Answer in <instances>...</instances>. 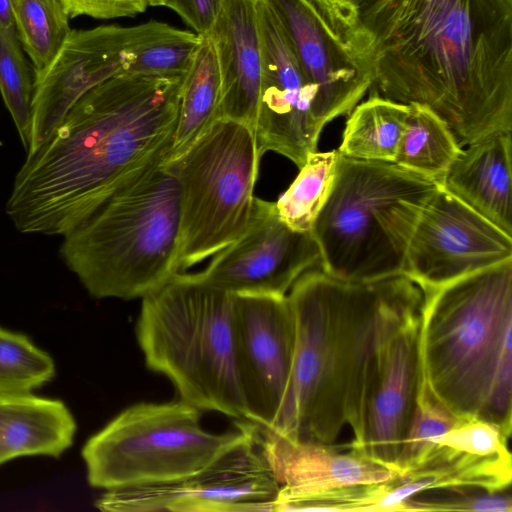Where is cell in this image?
Masks as SVG:
<instances>
[{"label":"cell","instance_id":"13","mask_svg":"<svg viewBox=\"0 0 512 512\" xmlns=\"http://www.w3.org/2000/svg\"><path fill=\"white\" fill-rule=\"evenodd\" d=\"M262 73L254 126L258 153H278L300 168L317 150L323 124L316 90L304 74L278 20L257 0Z\"/></svg>","mask_w":512,"mask_h":512},{"label":"cell","instance_id":"37","mask_svg":"<svg viewBox=\"0 0 512 512\" xmlns=\"http://www.w3.org/2000/svg\"><path fill=\"white\" fill-rule=\"evenodd\" d=\"M2 464L1 460H0V465Z\"/></svg>","mask_w":512,"mask_h":512},{"label":"cell","instance_id":"5","mask_svg":"<svg viewBox=\"0 0 512 512\" xmlns=\"http://www.w3.org/2000/svg\"><path fill=\"white\" fill-rule=\"evenodd\" d=\"M169 154L62 236L59 257L92 297L142 299L180 273L177 161Z\"/></svg>","mask_w":512,"mask_h":512},{"label":"cell","instance_id":"18","mask_svg":"<svg viewBox=\"0 0 512 512\" xmlns=\"http://www.w3.org/2000/svg\"><path fill=\"white\" fill-rule=\"evenodd\" d=\"M255 435L280 486L274 512L291 511L302 500L327 491L401 476L346 444L291 441L257 425Z\"/></svg>","mask_w":512,"mask_h":512},{"label":"cell","instance_id":"1","mask_svg":"<svg viewBox=\"0 0 512 512\" xmlns=\"http://www.w3.org/2000/svg\"><path fill=\"white\" fill-rule=\"evenodd\" d=\"M354 38L383 97L428 107L461 147L512 130V0H378Z\"/></svg>","mask_w":512,"mask_h":512},{"label":"cell","instance_id":"8","mask_svg":"<svg viewBox=\"0 0 512 512\" xmlns=\"http://www.w3.org/2000/svg\"><path fill=\"white\" fill-rule=\"evenodd\" d=\"M200 411L180 400L132 405L84 444L88 483L106 490L184 479L245 439L252 423L213 433L200 423Z\"/></svg>","mask_w":512,"mask_h":512},{"label":"cell","instance_id":"17","mask_svg":"<svg viewBox=\"0 0 512 512\" xmlns=\"http://www.w3.org/2000/svg\"><path fill=\"white\" fill-rule=\"evenodd\" d=\"M420 307L406 311L383 335L368 393L360 453L396 471L420 386Z\"/></svg>","mask_w":512,"mask_h":512},{"label":"cell","instance_id":"32","mask_svg":"<svg viewBox=\"0 0 512 512\" xmlns=\"http://www.w3.org/2000/svg\"><path fill=\"white\" fill-rule=\"evenodd\" d=\"M69 17L80 15L96 19L134 17L149 6L147 0H59Z\"/></svg>","mask_w":512,"mask_h":512},{"label":"cell","instance_id":"29","mask_svg":"<svg viewBox=\"0 0 512 512\" xmlns=\"http://www.w3.org/2000/svg\"><path fill=\"white\" fill-rule=\"evenodd\" d=\"M33 91L34 76L19 47L17 34L0 26V94L25 151L30 142Z\"/></svg>","mask_w":512,"mask_h":512},{"label":"cell","instance_id":"3","mask_svg":"<svg viewBox=\"0 0 512 512\" xmlns=\"http://www.w3.org/2000/svg\"><path fill=\"white\" fill-rule=\"evenodd\" d=\"M295 319L289 392L273 430L291 441L336 445L360 453L376 352L389 327L421 304V288L405 275L348 282L322 270L305 272L287 295ZM267 430V429H266Z\"/></svg>","mask_w":512,"mask_h":512},{"label":"cell","instance_id":"11","mask_svg":"<svg viewBox=\"0 0 512 512\" xmlns=\"http://www.w3.org/2000/svg\"><path fill=\"white\" fill-rule=\"evenodd\" d=\"M282 27L316 90L323 126L349 115L373 85L370 67L353 34L320 0H262Z\"/></svg>","mask_w":512,"mask_h":512},{"label":"cell","instance_id":"22","mask_svg":"<svg viewBox=\"0 0 512 512\" xmlns=\"http://www.w3.org/2000/svg\"><path fill=\"white\" fill-rule=\"evenodd\" d=\"M221 76L213 42L202 36L181 88L169 158L177 160L221 118Z\"/></svg>","mask_w":512,"mask_h":512},{"label":"cell","instance_id":"6","mask_svg":"<svg viewBox=\"0 0 512 512\" xmlns=\"http://www.w3.org/2000/svg\"><path fill=\"white\" fill-rule=\"evenodd\" d=\"M439 187L395 163L340 154L332 190L311 231L321 270L360 283L403 275L411 236Z\"/></svg>","mask_w":512,"mask_h":512},{"label":"cell","instance_id":"31","mask_svg":"<svg viewBox=\"0 0 512 512\" xmlns=\"http://www.w3.org/2000/svg\"><path fill=\"white\" fill-rule=\"evenodd\" d=\"M452 497L441 499H414L406 502V511H471L511 512L510 488L486 490L480 488L451 489Z\"/></svg>","mask_w":512,"mask_h":512},{"label":"cell","instance_id":"4","mask_svg":"<svg viewBox=\"0 0 512 512\" xmlns=\"http://www.w3.org/2000/svg\"><path fill=\"white\" fill-rule=\"evenodd\" d=\"M421 290V383L457 417L510 436L512 259Z\"/></svg>","mask_w":512,"mask_h":512},{"label":"cell","instance_id":"36","mask_svg":"<svg viewBox=\"0 0 512 512\" xmlns=\"http://www.w3.org/2000/svg\"><path fill=\"white\" fill-rule=\"evenodd\" d=\"M149 6H163V0H147Z\"/></svg>","mask_w":512,"mask_h":512},{"label":"cell","instance_id":"25","mask_svg":"<svg viewBox=\"0 0 512 512\" xmlns=\"http://www.w3.org/2000/svg\"><path fill=\"white\" fill-rule=\"evenodd\" d=\"M339 156L338 149L309 154L297 177L275 202L279 217L291 229L312 231L332 190Z\"/></svg>","mask_w":512,"mask_h":512},{"label":"cell","instance_id":"9","mask_svg":"<svg viewBox=\"0 0 512 512\" xmlns=\"http://www.w3.org/2000/svg\"><path fill=\"white\" fill-rule=\"evenodd\" d=\"M260 159L252 128L220 118L176 160L179 272L215 255L244 233Z\"/></svg>","mask_w":512,"mask_h":512},{"label":"cell","instance_id":"35","mask_svg":"<svg viewBox=\"0 0 512 512\" xmlns=\"http://www.w3.org/2000/svg\"><path fill=\"white\" fill-rule=\"evenodd\" d=\"M0 26L10 33L17 34L11 0H0Z\"/></svg>","mask_w":512,"mask_h":512},{"label":"cell","instance_id":"19","mask_svg":"<svg viewBox=\"0 0 512 512\" xmlns=\"http://www.w3.org/2000/svg\"><path fill=\"white\" fill-rule=\"evenodd\" d=\"M208 36L221 76V118L254 130L262 73L257 0H222Z\"/></svg>","mask_w":512,"mask_h":512},{"label":"cell","instance_id":"7","mask_svg":"<svg viewBox=\"0 0 512 512\" xmlns=\"http://www.w3.org/2000/svg\"><path fill=\"white\" fill-rule=\"evenodd\" d=\"M234 294L175 274L142 298L136 326L147 367L199 410L247 421L234 358Z\"/></svg>","mask_w":512,"mask_h":512},{"label":"cell","instance_id":"26","mask_svg":"<svg viewBox=\"0 0 512 512\" xmlns=\"http://www.w3.org/2000/svg\"><path fill=\"white\" fill-rule=\"evenodd\" d=\"M17 36L30 57L34 76L44 71L71 31L59 0H11Z\"/></svg>","mask_w":512,"mask_h":512},{"label":"cell","instance_id":"27","mask_svg":"<svg viewBox=\"0 0 512 512\" xmlns=\"http://www.w3.org/2000/svg\"><path fill=\"white\" fill-rule=\"evenodd\" d=\"M202 36L167 23L149 21V28L135 49L127 73L173 77L187 73Z\"/></svg>","mask_w":512,"mask_h":512},{"label":"cell","instance_id":"30","mask_svg":"<svg viewBox=\"0 0 512 512\" xmlns=\"http://www.w3.org/2000/svg\"><path fill=\"white\" fill-rule=\"evenodd\" d=\"M459 420L420 381L416 406L398 455L399 473L403 475L418 467L430 452L434 439L451 429Z\"/></svg>","mask_w":512,"mask_h":512},{"label":"cell","instance_id":"28","mask_svg":"<svg viewBox=\"0 0 512 512\" xmlns=\"http://www.w3.org/2000/svg\"><path fill=\"white\" fill-rule=\"evenodd\" d=\"M54 375L49 354L27 336L0 327V394L32 393Z\"/></svg>","mask_w":512,"mask_h":512},{"label":"cell","instance_id":"24","mask_svg":"<svg viewBox=\"0 0 512 512\" xmlns=\"http://www.w3.org/2000/svg\"><path fill=\"white\" fill-rule=\"evenodd\" d=\"M408 105L406 127L393 163L440 184L462 147L431 109L417 103Z\"/></svg>","mask_w":512,"mask_h":512},{"label":"cell","instance_id":"14","mask_svg":"<svg viewBox=\"0 0 512 512\" xmlns=\"http://www.w3.org/2000/svg\"><path fill=\"white\" fill-rule=\"evenodd\" d=\"M512 259V236L441 186L411 236L403 275L436 287Z\"/></svg>","mask_w":512,"mask_h":512},{"label":"cell","instance_id":"34","mask_svg":"<svg viewBox=\"0 0 512 512\" xmlns=\"http://www.w3.org/2000/svg\"><path fill=\"white\" fill-rule=\"evenodd\" d=\"M347 27L354 37L359 19L370 10L378 0H320Z\"/></svg>","mask_w":512,"mask_h":512},{"label":"cell","instance_id":"12","mask_svg":"<svg viewBox=\"0 0 512 512\" xmlns=\"http://www.w3.org/2000/svg\"><path fill=\"white\" fill-rule=\"evenodd\" d=\"M295 319L287 295L234 294L233 340L247 421L273 430L290 387Z\"/></svg>","mask_w":512,"mask_h":512},{"label":"cell","instance_id":"10","mask_svg":"<svg viewBox=\"0 0 512 512\" xmlns=\"http://www.w3.org/2000/svg\"><path fill=\"white\" fill-rule=\"evenodd\" d=\"M253 424V423H252ZM279 483L250 434L200 471L178 481L106 490V512H274Z\"/></svg>","mask_w":512,"mask_h":512},{"label":"cell","instance_id":"21","mask_svg":"<svg viewBox=\"0 0 512 512\" xmlns=\"http://www.w3.org/2000/svg\"><path fill=\"white\" fill-rule=\"evenodd\" d=\"M75 419L60 400L0 394V460L23 456L59 457L72 444Z\"/></svg>","mask_w":512,"mask_h":512},{"label":"cell","instance_id":"16","mask_svg":"<svg viewBox=\"0 0 512 512\" xmlns=\"http://www.w3.org/2000/svg\"><path fill=\"white\" fill-rule=\"evenodd\" d=\"M318 263L320 250L312 233L291 229L279 217L275 202L255 197L244 233L195 275L235 295L284 296Z\"/></svg>","mask_w":512,"mask_h":512},{"label":"cell","instance_id":"15","mask_svg":"<svg viewBox=\"0 0 512 512\" xmlns=\"http://www.w3.org/2000/svg\"><path fill=\"white\" fill-rule=\"evenodd\" d=\"M148 28L149 21L131 27L104 25L71 29L48 67L34 76L26 155L35 152L49 138L85 93L128 71L135 49Z\"/></svg>","mask_w":512,"mask_h":512},{"label":"cell","instance_id":"33","mask_svg":"<svg viewBox=\"0 0 512 512\" xmlns=\"http://www.w3.org/2000/svg\"><path fill=\"white\" fill-rule=\"evenodd\" d=\"M222 0H163V6L175 11L195 33L205 36L211 31Z\"/></svg>","mask_w":512,"mask_h":512},{"label":"cell","instance_id":"2","mask_svg":"<svg viewBox=\"0 0 512 512\" xmlns=\"http://www.w3.org/2000/svg\"><path fill=\"white\" fill-rule=\"evenodd\" d=\"M184 76L125 72L85 93L17 171L16 230L64 236L170 150Z\"/></svg>","mask_w":512,"mask_h":512},{"label":"cell","instance_id":"20","mask_svg":"<svg viewBox=\"0 0 512 512\" xmlns=\"http://www.w3.org/2000/svg\"><path fill=\"white\" fill-rule=\"evenodd\" d=\"M511 131L461 149L440 186L512 236Z\"/></svg>","mask_w":512,"mask_h":512},{"label":"cell","instance_id":"23","mask_svg":"<svg viewBox=\"0 0 512 512\" xmlns=\"http://www.w3.org/2000/svg\"><path fill=\"white\" fill-rule=\"evenodd\" d=\"M408 113V104L371 96L349 114L339 153L358 160L393 163Z\"/></svg>","mask_w":512,"mask_h":512}]
</instances>
